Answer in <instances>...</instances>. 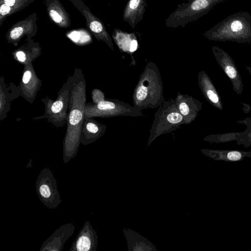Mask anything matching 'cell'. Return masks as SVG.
I'll return each mask as SVG.
<instances>
[{"instance_id": "obj_7", "label": "cell", "mask_w": 251, "mask_h": 251, "mask_svg": "<svg viewBox=\"0 0 251 251\" xmlns=\"http://www.w3.org/2000/svg\"><path fill=\"white\" fill-rule=\"evenodd\" d=\"M142 110L117 99H105L98 103H86L84 118H110L117 116H142Z\"/></svg>"}, {"instance_id": "obj_1", "label": "cell", "mask_w": 251, "mask_h": 251, "mask_svg": "<svg viewBox=\"0 0 251 251\" xmlns=\"http://www.w3.org/2000/svg\"><path fill=\"white\" fill-rule=\"evenodd\" d=\"M73 75L67 130L63 142L64 163H67L74 158L78 151L86 103V82L82 72L76 68Z\"/></svg>"}, {"instance_id": "obj_12", "label": "cell", "mask_w": 251, "mask_h": 251, "mask_svg": "<svg viewBox=\"0 0 251 251\" xmlns=\"http://www.w3.org/2000/svg\"><path fill=\"white\" fill-rule=\"evenodd\" d=\"M75 225L64 224L44 241L40 251H61L66 241L74 234Z\"/></svg>"}, {"instance_id": "obj_24", "label": "cell", "mask_w": 251, "mask_h": 251, "mask_svg": "<svg viewBox=\"0 0 251 251\" xmlns=\"http://www.w3.org/2000/svg\"><path fill=\"white\" fill-rule=\"evenodd\" d=\"M50 15L55 23H59L62 21L61 16L55 10H51L50 12Z\"/></svg>"}, {"instance_id": "obj_27", "label": "cell", "mask_w": 251, "mask_h": 251, "mask_svg": "<svg viewBox=\"0 0 251 251\" xmlns=\"http://www.w3.org/2000/svg\"><path fill=\"white\" fill-rule=\"evenodd\" d=\"M15 2V0H4L5 4L6 5L11 6H13Z\"/></svg>"}, {"instance_id": "obj_26", "label": "cell", "mask_w": 251, "mask_h": 251, "mask_svg": "<svg viewBox=\"0 0 251 251\" xmlns=\"http://www.w3.org/2000/svg\"><path fill=\"white\" fill-rule=\"evenodd\" d=\"M70 37L73 41L77 42L79 38V35L78 32L74 31L71 33V34L70 35Z\"/></svg>"}, {"instance_id": "obj_21", "label": "cell", "mask_w": 251, "mask_h": 251, "mask_svg": "<svg viewBox=\"0 0 251 251\" xmlns=\"http://www.w3.org/2000/svg\"><path fill=\"white\" fill-rule=\"evenodd\" d=\"M91 30L95 33H100L102 31L103 26L98 21L92 22L90 25Z\"/></svg>"}, {"instance_id": "obj_13", "label": "cell", "mask_w": 251, "mask_h": 251, "mask_svg": "<svg viewBox=\"0 0 251 251\" xmlns=\"http://www.w3.org/2000/svg\"><path fill=\"white\" fill-rule=\"evenodd\" d=\"M176 107L183 118L184 124L193 122L201 109L202 103L191 96L178 92L175 99Z\"/></svg>"}, {"instance_id": "obj_16", "label": "cell", "mask_w": 251, "mask_h": 251, "mask_svg": "<svg viewBox=\"0 0 251 251\" xmlns=\"http://www.w3.org/2000/svg\"><path fill=\"white\" fill-rule=\"evenodd\" d=\"M146 6V0H129L124 11V21L134 28L143 19Z\"/></svg>"}, {"instance_id": "obj_19", "label": "cell", "mask_w": 251, "mask_h": 251, "mask_svg": "<svg viewBox=\"0 0 251 251\" xmlns=\"http://www.w3.org/2000/svg\"><path fill=\"white\" fill-rule=\"evenodd\" d=\"M236 141L238 145L243 144L245 147L251 146V131L240 134Z\"/></svg>"}, {"instance_id": "obj_14", "label": "cell", "mask_w": 251, "mask_h": 251, "mask_svg": "<svg viewBox=\"0 0 251 251\" xmlns=\"http://www.w3.org/2000/svg\"><path fill=\"white\" fill-rule=\"evenodd\" d=\"M107 126L94 119V117L84 118L81 133V144H90L101 137L105 132Z\"/></svg>"}, {"instance_id": "obj_29", "label": "cell", "mask_w": 251, "mask_h": 251, "mask_svg": "<svg viewBox=\"0 0 251 251\" xmlns=\"http://www.w3.org/2000/svg\"><path fill=\"white\" fill-rule=\"evenodd\" d=\"M247 69L248 70V71H249L251 75V68H250L249 67H247Z\"/></svg>"}, {"instance_id": "obj_15", "label": "cell", "mask_w": 251, "mask_h": 251, "mask_svg": "<svg viewBox=\"0 0 251 251\" xmlns=\"http://www.w3.org/2000/svg\"><path fill=\"white\" fill-rule=\"evenodd\" d=\"M198 82L206 100L215 107L222 110L223 107L221 98L210 78L204 71L199 72Z\"/></svg>"}, {"instance_id": "obj_4", "label": "cell", "mask_w": 251, "mask_h": 251, "mask_svg": "<svg viewBox=\"0 0 251 251\" xmlns=\"http://www.w3.org/2000/svg\"><path fill=\"white\" fill-rule=\"evenodd\" d=\"M73 81L74 75L69 76L58 92L55 100L47 96L43 98L42 100L45 104V113L34 119H47L48 123L56 127H61L67 124Z\"/></svg>"}, {"instance_id": "obj_2", "label": "cell", "mask_w": 251, "mask_h": 251, "mask_svg": "<svg viewBox=\"0 0 251 251\" xmlns=\"http://www.w3.org/2000/svg\"><path fill=\"white\" fill-rule=\"evenodd\" d=\"M132 100L133 106L142 110L157 108L164 100L161 76L154 63L146 64L134 89Z\"/></svg>"}, {"instance_id": "obj_11", "label": "cell", "mask_w": 251, "mask_h": 251, "mask_svg": "<svg viewBox=\"0 0 251 251\" xmlns=\"http://www.w3.org/2000/svg\"><path fill=\"white\" fill-rule=\"evenodd\" d=\"M98 236L90 222L87 221L72 243L70 251H96Z\"/></svg>"}, {"instance_id": "obj_22", "label": "cell", "mask_w": 251, "mask_h": 251, "mask_svg": "<svg viewBox=\"0 0 251 251\" xmlns=\"http://www.w3.org/2000/svg\"><path fill=\"white\" fill-rule=\"evenodd\" d=\"M23 32V29L22 27H16L11 31L10 33V37L12 39H17L22 35Z\"/></svg>"}, {"instance_id": "obj_9", "label": "cell", "mask_w": 251, "mask_h": 251, "mask_svg": "<svg viewBox=\"0 0 251 251\" xmlns=\"http://www.w3.org/2000/svg\"><path fill=\"white\" fill-rule=\"evenodd\" d=\"M212 50L217 62L230 80L234 91L241 95L243 90V84L234 61L226 52L221 48L213 46Z\"/></svg>"}, {"instance_id": "obj_6", "label": "cell", "mask_w": 251, "mask_h": 251, "mask_svg": "<svg viewBox=\"0 0 251 251\" xmlns=\"http://www.w3.org/2000/svg\"><path fill=\"white\" fill-rule=\"evenodd\" d=\"M226 0H190L179 5L166 20L168 27H184L206 15L215 5Z\"/></svg>"}, {"instance_id": "obj_3", "label": "cell", "mask_w": 251, "mask_h": 251, "mask_svg": "<svg viewBox=\"0 0 251 251\" xmlns=\"http://www.w3.org/2000/svg\"><path fill=\"white\" fill-rule=\"evenodd\" d=\"M203 35L215 41L251 43V15L241 11L229 15L205 31Z\"/></svg>"}, {"instance_id": "obj_25", "label": "cell", "mask_w": 251, "mask_h": 251, "mask_svg": "<svg viewBox=\"0 0 251 251\" xmlns=\"http://www.w3.org/2000/svg\"><path fill=\"white\" fill-rule=\"evenodd\" d=\"M10 10V7L9 6L4 4L1 5L0 7V13L2 15H5L8 14Z\"/></svg>"}, {"instance_id": "obj_23", "label": "cell", "mask_w": 251, "mask_h": 251, "mask_svg": "<svg viewBox=\"0 0 251 251\" xmlns=\"http://www.w3.org/2000/svg\"><path fill=\"white\" fill-rule=\"evenodd\" d=\"M16 56L17 60L24 64L28 62L26 56L25 52L22 51H18L16 53Z\"/></svg>"}, {"instance_id": "obj_18", "label": "cell", "mask_w": 251, "mask_h": 251, "mask_svg": "<svg viewBox=\"0 0 251 251\" xmlns=\"http://www.w3.org/2000/svg\"><path fill=\"white\" fill-rule=\"evenodd\" d=\"M3 77H1L0 87V120L1 121L7 116V113L9 109V105L8 98L6 95V88L4 82L2 80Z\"/></svg>"}, {"instance_id": "obj_5", "label": "cell", "mask_w": 251, "mask_h": 251, "mask_svg": "<svg viewBox=\"0 0 251 251\" xmlns=\"http://www.w3.org/2000/svg\"><path fill=\"white\" fill-rule=\"evenodd\" d=\"M183 124V118L176 107L175 100H164L154 115L148 145L158 136L171 132Z\"/></svg>"}, {"instance_id": "obj_10", "label": "cell", "mask_w": 251, "mask_h": 251, "mask_svg": "<svg viewBox=\"0 0 251 251\" xmlns=\"http://www.w3.org/2000/svg\"><path fill=\"white\" fill-rule=\"evenodd\" d=\"M24 65L23 76L19 85L20 95L25 99L32 103L41 85V81L36 75L31 62Z\"/></svg>"}, {"instance_id": "obj_28", "label": "cell", "mask_w": 251, "mask_h": 251, "mask_svg": "<svg viewBox=\"0 0 251 251\" xmlns=\"http://www.w3.org/2000/svg\"><path fill=\"white\" fill-rule=\"evenodd\" d=\"M31 161H32L31 159L29 161V163L27 164V167H31V166H32V165L31 164Z\"/></svg>"}, {"instance_id": "obj_17", "label": "cell", "mask_w": 251, "mask_h": 251, "mask_svg": "<svg viewBox=\"0 0 251 251\" xmlns=\"http://www.w3.org/2000/svg\"><path fill=\"white\" fill-rule=\"evenodd\" d=\"M201 152L215 160L235 162L243 160L245 157L251 158V151L234 150L203 149Z\"/></svg>"}, {"instance_id": "obj_20", "label": "cell", "mask_w": 251, "mask_h": 251, "mask_svg": "<svg viewBox=\"0 0 251 251\" xmlns=\"http://www.w3.org/2000/svg\"><path fill=\"white\" fill-rule=\"evenodd\" d=\"M92 102L98 103L105 100L103 93L98 89H94L92 91Z\"/></svg>"}, {"instance_id": "obj_8", "label": "cell", "mask_w": 251, "mask_h": 251, "mask_svg": "<svg viewBox=\"0 0 251 251\" xmlns=\"http://www.w3.org/2000/svg\"><path fill=\"white\" fill-rule=\"evenodd\" d=\"M35 189L40 200L48 208L55 209L61 203L56 180L49 168L41 170L35 182Z\"/></svg>"}]
</instances>
